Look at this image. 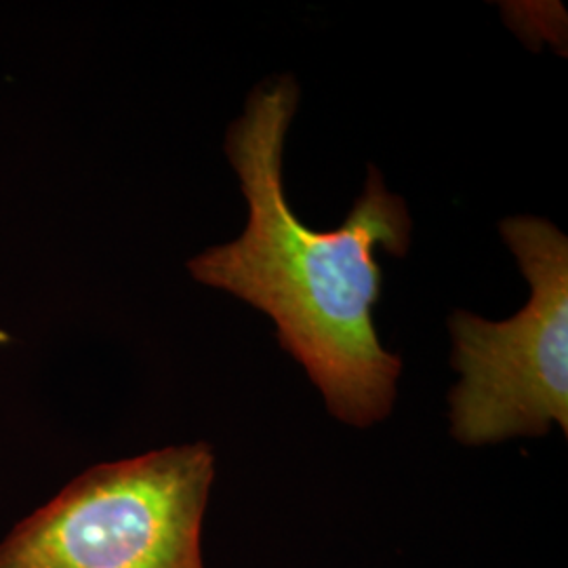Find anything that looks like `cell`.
I'll return each mask as SVG.
<instances>
[{
	"mask_svg": "<svg viewBox=\"0 0 568 568\" xmlns=\"http://www.w3.org/2000/svg\"><path fill=\"white\" fill-rule=\"evenodd\" d=\"M300 102L291 77L260 84L225 138L248 224L234 243L187 262L194 281L227 291L265 312L276 339L347 426H375L392 415L403 371L373 323L384 272L377 248L405 257L413 222L382 173L368 166L365 190L333 232L305 225L286 203L284 140Z\"/></svg>",
	"mask_w": 568,
	"mask_h": 568,
	"instance_id": "cell-1",
	"label": "cell"
},
{
	"mask_svg": "<svg viewBox=\"0 0 568 568\" xmlns=\"http://www.w3.org/2000/svg\"><path fill=\"white\" fill-rule=\"evenodd\" d=\"M206 443L82 471L0 544V568H206Z\"/></svg>",
	"mask_w": 568,
	"mask_h": 568,
	"instance_id": "cell-2",
	"label": "cell"
},
{
	"mask_svg": "<svg viewBox=\"0 0 568 568\" xmlns=\"http://www.w3.org/2000/svg\"><path fill=\"white\" fill-rule=\"evenodd\" d=\"M501 234L530 283L528 304L506 323L450 316V434L466 447L568 432V241L539 217H509Z\"/></svg>",
	"mask_w": 568,
	"mask_h": 568,
	"instance_id": "cell-3",
	"label": "cell"
}]
</instances>
